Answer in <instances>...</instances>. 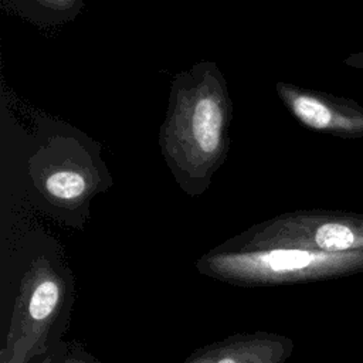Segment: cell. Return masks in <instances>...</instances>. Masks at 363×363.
Instances as JSON below:
<instances>
[{
  "instance_id": "1",
  "label": "cell",
  "mask_w": 363,
  "mask_h": 363,
  "mask_svg": "<svg viewBox=\"0 0 363 363\" xmlns=\"http://www.w3.org/2000/svg\"><path fill=\"white\" fill-rule=\"evenodd\" d=\"M233 101L227 79L213 61H199L173 75L159 129L160 153L179 187L201 196L230 149Z\"/></svg>"
},
{
  "instance_id": "2",
  "label": "cell",
  "mask_w": 363,
  "mask_h": 363,
  "mask_svg": "<svg viewBox=\"0 0 363 363\" xmlns=\"http://www.w3.org/2000/svg\"><path fill=\"white\" fill-rule=\"evenodd\" d=\"M28 176L48 207L67 213L86 210L96 194L112 186L101 145L61 122L41 132L28 157Z\"/></svg>"
},
{
  "instance_id": "3",
  "label": "cell",
  "mask_w": 363,
  "mask_h": 363,
  "mask_svg": "<svg viewBox=\"0 0 363 363\" xmlns=\"http://www.w3.org/2000/svg\"><path fill=\"white\" fill-rule=\"evenodd\" d=\"M200 274L241 286L325 281L363 272V252L328 254L299 248L220 245L196 264Z\"/></svg>"
},
{
  "instance_id": "4",
  "label": "cell",
  "mask_w": 363,
  "mask_h": 363,
  "mask_svg": "<svg viewBox=\"0 0 363 363\" xmlns=\"http://www.w3.org/2000/svg\"><path fill=\"white\" fill-rule=\"evenodd\" d=\"M240 248H299L328 254L363 252V214L298 210L252 225L225 242Z\"/></svg>"
},
{
  "instance_id": "5",
  "label": "cell",
  "mask_w": 363,
  "mask_h": 363,
  "mask_svg": "<svg viewBox=\"0 0 363 363\" xmlns=\"http://www.w3.org/2000/svg\"><path fill=\"white\" fill-rule=\"evenodd\" d=\"M65 294V281L50 261L45 257L34 258L20 281L0 363H28L45 352Z\"/></svg>"
},
{
  "instance_id": "6",
  "label": "cell",
  "mask_w": 363,
  "mask_h": 363,
  "mask_svg": "<svg viewBox=\"0 0 363 363\" xmlns=\"http://www.w3.org/2000/svg\"><path fill=\"white\" fill-rule=\"evenodd\" d=\"M275 91L305 128L343 139L363 138V106L353 99L282 81L275 84Z\"/></svg>"
},
{
  "instance_id": "7",
  "label": "cell",
  "mask_w": 363,
  "mask_h": 363,
  "mask_svg": "<svg viewBox=\"0 0 363 363\" xmlns=\"http://www.w3.org/2000/svg\"><path fill=\"white\" fill-rule=\"evenodd\" d=\"M292 352L291 337L254 332L234 335L196 349L182 363H285Z\"/></svg>"
},
{
  "instance_id": "8",
  "label": "cell",
  "mask_w": 363,
  "mask_h": 363,
  "mask_svg": "<svg viewBox=\"0 0 363 363\" xmlns=\"http://www.w3.org/2000/svg\"><path fill=\"white\" fill-rule=\"evenodd\" d=\"M85 0H11V7L24 18L41 26H55L72 20Z\"/></svg>"
},
{
  "instance_id": "9",
  "label": "cell",
  "mask_w": 363,
  "mask_h": 363,
  "mask_svg": "<svg viewBox=\"0 0 363 363\" xmlns=\"http://www.w3.org/2000/svg\"><path fill=\"white\" fill-rule=\"evenodd\" d=\"M343 62H345L346 67L363 71V51H357V52L350 54L349 57H346L343 60Z\"/></svg>"
},
{
  "instance_id": "10",
  "label": "cell",
  "mask_w": 363,
  "mask_h": 363,
  "mask_svg": "<svg viewBox=\"0 0 363 363\" xmlns=\"http://www.w3.org/2000/svg\"><path fill=\"white\" fill-rule=\"evenodd\" d=\"M58 363H86V362H84V360H81V359L69 357V359H65V360H62V362H58Z\"/></svg>"
}]
</instances>
